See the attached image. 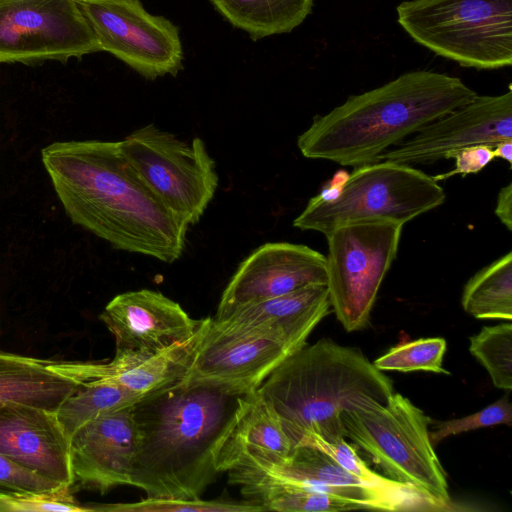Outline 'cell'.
Wrapping results in <instances>:
<instances>
[{
	"mask_svg": "<svg viewBox=\"0 0 512 512\" xmlns=\"http://www.w3.org/2000/svg\"><path fill=\"white\" fill-rule=\"evenodd\" d=\"M41 160L74 224L119 250L165 263L182 256L189 226L142 182L119 141L54 142Z\"/></svg>",
	"mask_w": 512,
	"mask_h": 512,
	"instance_id": "6da1fadb",
	"label": "cell"
},
{
	"mask_svg": "<svg viewBox=\"0 0 512 512\" xmlns=\"http://www.w3.org/2000/svg\"><path fill=\"white\" fill-rule=\"evenodd\" d=\"M246 395L180 382L132 406L138 440L131 486L148 497L198 499L219 474L216 450Z\"/></svg>",
	"mask_w": 512,
	"mask_h": 512,
	"instance_id": "7a4b0ae2",
	"label": "cell"
},
{
	"mask_svg": "<svg viewBox=\"0 0 512 512\" xmlns=\"http://www.w3.org/2000/svg\"><path fill=\"white\" fill-rule=\"evenodd\" d=\"M476 95L458 77L431 70L407 72L315 116L298 136L297 146L309 159L353 167L371 164L422 126Z\"/></svg>",
	"mask_w": 512,
	"mask_h": 512,
	"instance_id": "3957f363",
	"label": "cell"
},
{
	"mask_svg": "<svg viewBox=\"0 0 512 512\" xmlns=\"http://www.w3.org/2000/svg\"><path fill=\"white\" fill-rule=\"evenodd\" d=\"M293 448L308 436L344 437L342 414L364 403H385L393 384L357 348L323 338L288 356L258 388Z\"/></svg>",
	"mask_w": 512,
	"mask_h": 512,
	"instance_id": "277c9868",
	"label": "cell"
},
{
	"mask_svg": "<svg viewBox=\"0 0 512 512\" xmlns=\"http://www.w3.org/2000/svg\"><path fill=\"white\" fill-rule=\"evenodd\" d=\"M431 419L408 398L394 393L385 403L367 402L342 414L344 437L365 451L397 482L440 505H452L445 471L429 435Z\"/></svg>",
	"mask_w": 512,
	"mask_h": 512,
	"instance_id": "5b68a950",
	"label": "cell"
},
{
	"mask_svg": "<svg viewBox=\"0 0 512 512\" xmlns=\"http://www.w3.org/2000/svg\"><path fill=\"white\" fill-rule=\"evenodd\" d=\"M397 20L418 44L464 67L512 64V0H406Z\"/></svg>",
	"mask_w": 512,
	"mask_h": 512,
	"instance_id": "8992f818",
	"label": "cell"
},
{
	"mask_svg": "<svg viewBox=\"0 0 512 512\" xmlns=\"http://www.w3.org/2000/svg\"><path fill=\"white\" fill-rule=\"evenodd\" d=\"M445 199L443 188L432 176L411 165L382 160L355 167L336 199L312 197L293 226L327 235L340 225L360 221L404 225Z\"/></svg>",
	"mask_w": 512,
	"mask_h": 512,
	"instance_id": "52a82bcc",
	"label": "cell"
},
{
	"mask_svg": "<svg viewBox=\"0 0 512 512\" xmlns=\"http://www.w3.org/2000/svg\"><path fill=\"white\" fill-rule=\"evenodd\" d=\"M119 143L128 164L163 205L186 225L196 224L218 186L204 141L187 142L149 124Z\"/></svg>",
	"mask_w": 512,
	"mask_h": 512,
	"instance_id": "ba28073f",
	"label": "cell"
},
{
	"mask_svg": "<svg viewBox=\"0 0 512 512\" xmlns=\"http://www.w3.org/2000/svg\"><path fill=\"white\" fill-rule=\"evenodd\" d=\"M403 226L360 221L340 225L325 235L329 300L347 332L368 324L379 288L397 256Z\"/></svg>",
	"mask_w": 512,
	"mask_h": 512,
	"instance_id": "9c48e42d",
	"label": "cell"
},
{
	"mask_svg": "<svg viewBox=\"0 0 512 512\" xmlns=\"http://www.w3.org/2000/svg\"><path fill=\"white\" fill-rule=\"evenodd\" d=\"M101 51L148 80L176 76L183 66L178 27L147 12L140 0H75Z\"/></svg>",
	"mask_w": 512,
	"mask_h": 512,
	"instance_id": "30bf717a",
	"label": "cell"
},
{
	"mask_svg": "<svg viewBox=\"0 0 512 512\" xmlns=\"http://www.w3.org/2000/svg\"><path fill=\"white\" fill-rule=\"evenodd\" d=\"M98 51L75 0H0V63L66 61Z\"/></svg>",
	"mask_w": 512,
	"mask_h": 512,
	"instance_id": "8fae6325",
	"label": "cell"
},
{
	"mask_svg": "<svg viewBox=\"0 0 512 512\" xmlns=\"http://www.w3.org/2000/svg\"><path fill=\"white\" fill-rule=\"evenodd\" d=\"M512 139V90L476 95L470 102L419 128L382 153L378 161L405 165L431 164L460 148Z\"/></svg>",
	"mask_w": 512,
	"mask_h": 512,
	"instance_id": "7c38bea8",
	"label": "cell"
},
{
	"mask_svg": "<svg viewBox=\"0 0 512 512\" xmlns=\"http://www.w3.org/2000/svg\"><path fill=\"white\" fill-rule=\"evenodd\" d=\"M293 353L288 346L272 338L221 329L210 318L196 355L180 383L212 386L231 394H251Z\"/></svg>",
	"mask_w": 512,
	"mask_h": 512,
	"instance_id": "4fadbf2b",
	"label": "cell"
},
{
	"mask_svg": "<svg viewBox=\"0 0 512 512\" xmlns=\"http://www.w3.org/2000/svg\"><path fill=\"white\" fill-rule=\"evenodd\" d=\"M310 285H327V260L303 244L265 243L238 266L216 313L282 296Z\"/></svg>",
	"mask_w": 512,
	"mask_h": 512,
	"instance_id": "5bb4252c",
	"label": "cell"
},
{
	"mask_svg": "<svg viewBox=\"0 0 512 512\" xmlns=\"http://www.w3.org/2000/svg\"><path fill=\"white\" fill-rule=\"evenodd\" d=\"M209 322L210 317L203 319L189 339L156 353L116 351L108 363L50 361L49 368L79 385L112 384L145 396L182 381Z\"/></svg>",
	"mask_w": 512,
	"mask_h": 512,
	"instance_id": "9a60e30c",
	"label": "cell"
},
{
	"mask_svg": "<svg viewBox=\"0 0 512 512\" xmlns=\"http://www.w3.org/2000/svg\"><path fill=\"white\" fill-rule=\"evenodd\" d=\"M99 318L115 339L116 351L156 353L193 336L195 320L159 291L140 289L116 295Z\"/></svg>",
	"mask_w": 512,
	"mask_h": 512,
	"instance_id": "2e32d148",
	"label": "cell"
},
{
	"mask_svg": "<svg viewBox=\"0 0 512 512\" xmlns=\"http://www.w3.org/2000/svg\"><path fill=\"white\" fill-rule=\"evenodd\" d=\"M132 406L105 413L72 436L73 484L101 494L131 484L138 440Z\"/></svg>",
	"mask_w": 512,
	"mask_h": 512,
	"instance_id": "e0dca14e",
	"label": "cell"
},
{
	"mask_svg": "<svg viewBox=\"0 0 512 512\" xmlns=\"http://www.w3.org/2000/svg\"><path fill=\"white\" fill-rule=\"evenodd\" d=\"M0 454L71 488L70 441L55 412L17 402L0 406Z\"/></svg>",
	"mask_w": 512,
	"mask_h": 512,
	"instance_id": "ac0fdd59",
	"label": "cell"
},
{
	"mask_svg": "<svg viewBox=\"0 0 512 512\" xmlns=\"http://www.w3.org/2000/svg\"><path fill=\"white\" fill-rule=\"evenodd\" d=\"M331 308L327 285H310L271 299L245 304L211 318L225 330L260 334L296 352Z\"/></svg>",
	"mask_w": 512,
	"mask_h": 512,
	"instance_id": "d6986e66",
	"label": "cell"
},
{
	"mask_svg": "<svg viewBox=\"0 0 512 512\" xmlns=\"http://www.w3.org/2000/svg\"><path fill=\"white\" fill-rule=\"evenodd\" d=\"M292 449L293 444L278 416L255 391L248 394L220 441L215 454V468L218 473L227 472L245 455L269 461L282 460Z\"/></svg>",
	"mask_w": 512,
	"mask_h": 512,
	"instance_id": "ffe728a7",
	"label": "cell"
},
{
	"mask_svg": "<svg viewBox=\"0 0 512 512\" xmlns=\"http://www.w3.org/2000/svg\"><path fill=\"white\" fill-rule=\"evenodd\" d=\"M79 386L47 360L0 351V406L17 402L55 412Z\"/></svg>",
	"mask_w": 512,
	"mask_h": 512,
	"instance_id": "44dd1931",
	"label": "cell"
},
{
	"mask_svg": "<svg viewBox=\"0 0 512 512\" xmlns=\"http://www.w3.org/2000/svg\"><path fill=\"white\" fill-rule=\"evenodd\" d=\"M233 27L256 41L289 33L312 12L314 0H210Z\"/></svg>",
	"mask_w": 512,
	"mask_h": 512,
	"instance_id": "7402d4cb",
	"label": "cell"
},
{
	"mask_svg": "<svg viewBox=\"0 0 512 512\" xmlns=\"http://www.w3.org/2000/svg\"><path fill=\"white\" fill-rule=\"evenodd\" d=\"M300 445L314 447L331 457L346 471L392 503L397 511H444L418 489L371 470L345 438L326 441L317 435H310Z\"/></svg>",
	"mask_w": 512,
	"mask_h": 512,
	"instance_id": "603a6c76",
	"label": "cell"
},
{
	"mask_svg": "<svg viewBox=\"0 0 512 512\" xmlns=\"http://www.w3.org/2000/svg\"><path fill=\"white\" fill-rule=\"evenodd\" d=\"M461 305L477 319L512 320V251L483 267L467 281Z\"/></svg>",
	"mask_w": 512,
	"mask_h": 512,
	"instance_id": "cb8c5ba5",
	"label": "cell"
},
{
	"mask_svg": "<svg viewBox=\"0 0 512 512\" xmlns=\"http://www.w3.org/2000/svg\"><path fill=\"white\" fill-rule=\"evenodd\" d=\"M144 395L123 387L91 383L83 384L55 411L59 424L70 439L85 424L97 417L121 408L132 406Z\"/></svg>",
	"mask_w": 512,
	"mask_h": 512,
	"instance_id": "d4e9b609",
	"label": "cell"
},
{
	"mask_svg": "<svg viewBox=\"0 0 512 512\" xmlns=\"http://www.w3.org/2000/svg\"><path fill=\"white\" fill-rule=\"evenodd\" d=\"M470 353L489 373L495 387L512 389V324L484 326L469 338Z\"/></svg>",
	"mask_w": 512,
	"mask_h": 512,
	"instance_id": "484cf974",
	"label": "cell"
},
{
	"mask_svg": "<svg viewBox=\"0 0 512 512\" xmlns=\"http://www.w3.org/2000/svg\"><path fill=\"white\" fill-rule=\"evenodd\" d=\"M446 347L444 338H420L392 347L373 364L381 371H427L449 375L443 368Z\"/></svg>",
	"mask_w": 512,
	"mask_h": 512,
	"instance_id": "4316f807",
	"label": "cell"
},
{
	"mask_svg": "<svg viewBox=\"0 0 512 512\" xmlns=\"http://www.w3.org/2000/svg\"><path fill=\"white\" fill-rule=\"evenodd\" d=\"M91 510L114 512H256L264 511L255 503L233 501L226 499L202 500L198 499H172L147 497L134 503H117L98 507Z\"/></svg>",
	"mask_w": 512,
	"mask_h": 512,
	"instance_id": "83f0119b",
	"label": "cell"
},
{
	"mask_svg": "<svg viewBox=\"0 0 512 512\" xmlns=\"http://www.w3.org/2000/svg\"><path fill=\"white\" fill-rule=\"evenodd\" d=\"M502 424H512V405L507 395L471 415L439 422L429 435L436 446L449 436Z\"/></svg>",
	"mask_w": 512,
	"mask_h": 512,
	"instance_id": "f1b7e54d",
	"label": "cell"
},
{
	"mask_svg": "<svg viewBox=\"0 0 512 512\" xmlns=\"http://www.w3.org/2000/svg\"><path fill=\"white\" fill-rule=\"evenodd\" d=\"M69 489L15 464L0 454V494L25 497L58 494Z\"/></svg>",
	"mask_w": 512,
	"mask_h": 512,
	"instance_id": "f546056e",
	"label": "cell"
},
{
	"mask_svg": "<svg viewBox=\"0 0 512 512\" xmlns=\"http://www.w3.org/2000/svg\"><path fill=\"white\" fill-rule=\"evenodd\" d=\"M455 159V167L449 172L441 173L432 178L439 182L454 175L466 176L483 170L493 159V146L476 144L450 152L446 159Z\"/></svg>",
	"mask_w": 512,
	"mask_h": 512,
	"instance_id": "4dcf8cb0",
	"label": "cell"
},
{
	"mask_svg": "<svg viewBox=\"0 0 512 512\" xmlns=\"http://www.w3.org/2000/svg\"><path fill=\"white\" fill-rule=\"evenodd\" d=\"M495 215L501 223L509 230H512V183L502 187L498 193Z\"/></svg>",
	"mask_w": 512,
	"mask_h": 512,
	"instance_id": "1f68e13d",
	"label": "cell"
},
{
	"mask_svg": "<svg viewBox=\"0 0 512 512\" xmlns=\"http://www.w3.org/2000/svg\"><path fill=\"white\" fill-rule=\"evenodd\" d=\"M349 174L345 170L337 171L333 177L329 180V182L324 186L319 194L314 196L315 200L319 201H331L338 197L340 194L343 185L347 181Z\"/></svg>",
	"mask_w": 512,
	"mask_h": 512,
	"instance_id": "d6a6232c",
	"label": "cell"
},
{
	"mask_svg": "<svg viewBox=\"0 0 512 512\" xmlns=\"http://www.w3.org/2000/svg\"><path fill=\"white\" fill-rule=\"evenodd\" d=\"M494 158H500L506 161L510 166L512 164V139L498 142L493 147Z\"/></svg>",
	"mask_w": 512,
	"mask_h": 512,
	"instance_id": "836d02e7",
	"label": "cell"
}]
</instances>
